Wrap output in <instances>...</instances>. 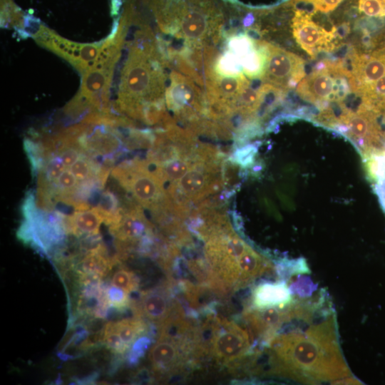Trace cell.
Segmentation results:
<instances>
[{
	"label": "cell",
	"mask_w": 385,
	"mask_h": 385,
	"mask_svg": "<svg viewBox=\"0 0 385 385\" xmlns=\"http://www.w3.org/2000/svg\"><path fill=\"white\" fill-rule=\"evenodd\" d=\"M308 327L276 334L268 342V374L308 384L351 376L338 340L334 314Z\"/></svg>",
	"instance_id": "6da1fadb"
},
{
	"label": "cell",
	"mask_w": 385,
	"mask_h": 385,
	"mask_svg": "<svg viewBox=\"0 0 385 385\" xmlns=\"http://www.w3.org/2000/svg\"><path fill=\"white\" fill-rule=\"evenodd\" d=\"M293 302L291 289L284 281L260 283L255 287L251 297L252 307L257 309H283Z\"/></svg>",
	"instance_id": "5bb4252c"
},
{
	"label": "cell",
	"mask_w": 385,
	"mask_h": 385,
	"mask_svg": "<svg viewBox=\"0 0 385 385\" xmlns=\"http://www.w3.org/2000/svg\"><path fill=\"white\" fill-rule=\"evenodd\" d=\"M200 332L203 354H210L220 364H237L251 351L252 333L235 322L210 317Z\"/></svg>",
	"instance_id": "5b68a950"
},
{
	"label": "cell",
	"mask_w": 385,
	"mask_h": 385,
	"mask_svg": "<svg viewBox=\"0 0 385 385\" xmlns=\"http://www.w3.org/2000/svg\"><path fill=\"white\" fill-rule=\"evenodd\" d=\"M170 282L143 291L136 301H131L133 316L146 319L158 327L181 307L170 294Z\"/></svg>",
	"instance_id": "8fae6325"
},
{
	"label": "cell",
	"mask_w": 385,
	"mask_h": 385,
	"mask_svg": "<svg viewBox=\"0 0 385 385\" xmlns=\"http://www.w3.org/2000/svg\"><path fill=\"white\" fill-rule=\"evenodd\" d=\"M106 295L111 308L121 312L130 307V294L117 287L106 285Z\"/></svg>",
	"instance_id": "d6986e66"
},
{
	"label": "cell",
	"mask_w": 385,
	"mask_h": 385,
	"mask_svg": "<svg viewBox=\"0 0 385 385\" xmlns=\"http://www.w3.org/2000/svg\"><path fill=\"white\" fill-rule=\"evenodd\" d=\"M257 152L255 145H249L239 148L234 153L231 160L242 167H247L253 163Z\"/></svg>",
	"instance_id": "44dd1931"
},
{
	"label": "cell",
	"mask_w": 385,
	"mask_h": 385,
	"mask_svg": "<svg viewBox=\"0 0 385 385\" xmlns=\"http://www.w3.org/2000/svg\"><path fill=\"white\" fill-rule=\"evenodd\" d=\"M158 26L170 36L163 42L174 55L215 47L224 36V14L218 0H150Z\"/></svg>",
	"instance_id": "3957f363"
},
{
	"label": "cell",
	"mask_w": 385,
	"mask_h": 385,
	"mask_svg": "<svg viewBox=\"0 0 385 385\" xmlns=\"http://www.w3.org/2000/svg\"><path fill=\"white\" fill-rule=\"evenodd\" d=\"M82 154V151L77 145H63L57 153L66 168H71Z\"/></svg>",
	"instance_id": "603a6c76"
},
{
	"label": "cell",
	"mask_w": 385,
	"mask_h": 385,
	"mask_svg": "<svg viewBox=\"0 0 385 385\" xmlns=\"http://www.w3.org/2000/svg\"><path fill=\"white\" fill-rule=\"evenodd\" d=\"M22 213L24 220L17 231L21 241L48 256L53 257L65 248V215L38 208L33 193L26 195Z\"/></svg>",
	"instance_id": "277c9868"
},
{
	"label": "cell",
	"mask_w": 385,
	"mask_h": 385,
	"mask_svg": "<svg viewBox=\"0 0 385 385\" xmlns=\"http://www.w3.org/2000/svg\"><path fill=\"white\" fill-rule=\"evenodd\" d=\"M347 69L340 61H325L321 67L304 77L298 84L296 93L302 99L310 102L322 110L329 108L331 101L342 103L346 94L345 77Z\"/></svg>",
	"instance_id": "8992f818"
},
{
	"label": "cell",
	"mask_w": 385,
	"mask_h": 385,
	"mask_svg": "<svg viewBox=\"0 0 385 385\" xmlns=\"http://www.w3.org/2000/svg\"><path fill=\"white\" fill-rule=\"evenodd\" d=\"M135 37L122 70L115 108L143 122L150 110L165 107L164 67L169 64L148 27Z\"/></svg>",
	"instance_id": "7a4b0ae2"
},
{
	"label": "cell",
	"mask_w": 385,
	"mask_h": 385,
	"mask_svg": "<svg viewBox=\"0 0 385 385\" xmlns=\"http://www.w3.org/2000/svg\"><path fill=\"white\" fill-rule=\"evenodd\" d=\"M165 90V102L179 120L188 123V127L206 117L207 103L203 90L190 77L176 71L170 74Z\"/></svg>",
	"instance_id": "ba28073f"
},
{
	"label": "cell",
	"mask_w": 385,
	"mask_h": 385,
	"mask_svg": "<svg viewBox=\"0 0 385 385\" xmlns=\"http://www.w3.org/2000/svg\"><path fill=\"white\" fill-rule=\"evenodd\" d=\"M103 219L95 207L75 210L70 215H65L64 225L68 235L76 237L99 234Z\"/></svg>",
	"instance_id": "9a60e30c"
},
{
	"label": "cell",
	"mask_w": 385,
	"mask_h": 385,
	"mask_svg": "<svg viewBox=\"0 0 385 385\" xmlns=\"http://www.w3.org/2000/svg\"><path fill=\"white\" fill-rule=\"evenodd\" d=\"M312 14L297 9L292 19V34L300 47L312 58L322 51L332 48L334 30L328 31L312 20Z\"/></svg>",
	"instance_id": "7c38bea8"
},
{
	"label": "cell",
	"mask_w": 385,
	"mask_h": 385,
	"mask_svg": "<svg viewBox=\"0 0 385 385\" xmlns=\"http://www.w3.org/2000/svg\"><path fill=\"white\" fill-rule=\"evenodd\" d=\"M118 263L114 256L108 255L106 246L102 242L76 257L73 269L80 279L103 280Z\"/></svg>",
	"instance_id": "4fadbf2b"
},
{
	"label": "cell",
	"mask_w": 385,
	"mask_h": 385,
	"mask_svg": "<svg viewBox=\"0 0 385 385\" xmlns=\"http://www.w3.org/2000/svg\"><path fill=\"white\" fill-rule=\"evenodd\" d=\"M111 284L130 294L138 289L139 279L132 270L119 267L111 276Z\"/></svg>",
	"instance_id": "ac0fdd59"
},
{
	"label": "cell",
	"mask_w": 385,
	"mask_h": 385,
	"mask_svg": "<svg viewBox=\"0 0 385 385\" xmlns=\"http://www.w3.org/2000/svg\"><path fill=\"white\" fill-rule=\"evenodd\" d=\"M32 36L38 44L63 58L81 73L94 64L102 45V42L78 43L71 41L43 25L38 26Z\"/></svg>",
	"instance_id": "30bf717a"
},
{
	"label": "cell",
	"mask_w": 385,
	"mask_h": 385,
	"mask_svg": "<svg viewBox=\"0 0 385 385\" xmlns=\"http://www.w3.org/2000/svg\"><path fill=\"white\" fill-rule=\"evenodd\" d=\"M150 339L145 336L139 337L129 350L128 361L133 364L142 357L150 344Z\"/></svg>",
	"instance_id": "7402d4cb"
},
{
	"label": "cell",
	"mask_w": 385,
	"mask_h": 385,
	"mask_svg": "<svg viewBox=\"0 0 385 385\" xmlns=\"http://www.w3.org/2000/svg\"><path fill=\"white\" fill-rule=\"evenodd\" d=\"M264 43L266 53L262 81L284 92L294 88L305 75L304 61L293 53Z\"/></svg>",
	"instance_id": "9c48e42d"
},
{
	"label": "cell",
	"mask_w": 385,
	"mask_h": 385,
	"mask_svg": "<svg viewBox=\"0 0 385 385\" xmlns=\"http://www.w3.org/2000/svg\"><path fill=\"white\" fill-rule=\"evenodd\" d=\"M147 160L138 158L125 160L113 168L112 176L135 200L151 211L163 204L168 195L162 183L149 170Z\"/></svg>",
	"instance_id": "52a82bcc"
},
{
	"label": "cell",
	"mask_w": 385,
	"mask_h": 385,
	"mask_svg": "<svg viewBox=\"0 0 385 385\" xmlns=\"http://www.w3.org/2000/svg\"><path fill=\"white\" fill-rule=\"evenodd\" d=\"M343 0H293L292 1H303L310 4L315 11H320L327 13L334 10Z\"/></svg>",
	"instance_id": "cb8c5ba5"
},
{
	"label": "cell",
	"mask_w": 385,
	"mask_h": 385,
	"mask_svg": "<svg viewBox=\"0 0 385 385\" xmlns=\"http://www.w3.org/2000/svg\"><path fill=\"white\" fill-rule=\"evenodd\" d=\"M101 343L115 354L123 355L130 350V347L115 331L113 321L105 324L101 332Z\"/></svg>",
	"instance_id": "e0dca14e"
},
{
	"label": "cell",
	"mask_w": 385,
	"mask_h": 385,
	"mask_svg": "<svg viewBox=\"0 0 385 385\" xmlns=\"http://www.w3.org/2000/svg\"><path fill=\"white\" fill-rule=\"evenodd\" d=\"M113 323L115 331L130 349L139 337L148 331L147 321L140 317L133 316L113 321Z\"/></svg>",
	"instance_id": "2e32d148"
},
{
	"label": "cell",
	"mask_w": 385,
	"mask_h": 385,
	"mask_svg": "<svg viewBox=\"0 0 385 385\" xmlns=\"http://www.w3.org/2000/svg\"><path fill=\"white\" fill-rule=\"evenodd\" d=\"M360 12L370 17H385V0H359Z\"/></svg>",
	"instance_id": "ffe728a7"
}]
</instances>
